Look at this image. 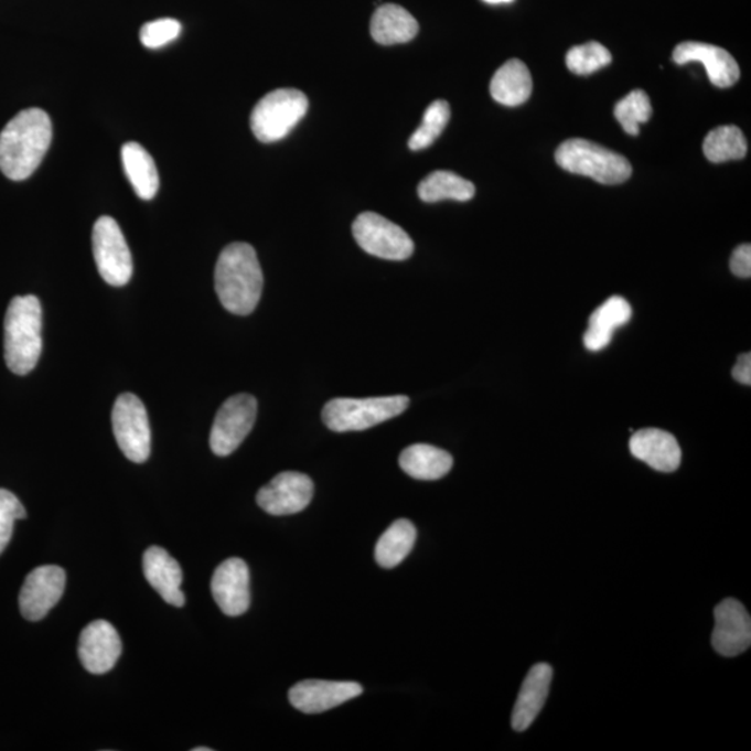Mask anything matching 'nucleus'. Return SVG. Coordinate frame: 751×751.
Masks as SVG:
<instances>
[{
  "instance_id": "f257e3e1",
  "label": "nucleus",
  "mask_w": 751,
  "mask_h": 751,
  "mask_svg": "<svg viewBox=\"0 0 751 751\" xmlns=\"http://www.w3.org/2000/svg\"><path fill=\"white\" fill-rule=\"evenodd\" d=\"M52 142V121L46 111H20L0 132V170L8 179L31 178L44 161Z\"/></svg>"
},
{
  "instance_id": "f03ea898",
  "label": "nucleus",
  "mask_w": 751,
  "mask_h": 751,
  "mask_svg": "<svg viewBox=\"0 0 751 751\" xmlns=\"http://www.w3.org/2000/svg\"><path fill=\"white\" fill-rule=\"evenodd\" d=\"M218 300L234 315L247 317L258 307L264 273L257 250L247 243H233L222 250L215 269Z\"/></svg>"
},
{
  "instance_id": "7ed1b4c3",
  "label": "nucleus",
  "mask_w": 751,
  "mask_h": 751,
  "mask_svg": "<svg viewBox=\"0 0 751 751\" xmlns=\"http://www.w3.org/2000/svg\"><path fill=\"white\" fill-rule=\"evenodd\" d=\"M42 308L35 296L14 297L4 317V360L10 371L24 376L42 353Z\"/></svg>"
},
{
  "instance_id": "20e7f679",
  "label": "nucleus",
  "mask_w": 751,
  "mask_h": 751,
  "mask_svg": "<svg viewBox=\"0 0 751 751\" xmlns=\"http://www.w3.org/2000/svg\"><path fill=\"white\" fill-rule=\"evenodd\" d=\"M556 161L569 173L586 175L605 185L625 183L632 175L626 158L583 138L562 142L556 151Z\"/></svg>"
},
{
  "instance_id": "39448f33",
  "label": "nucleus",
  "mask_w": 751,
  "mask_h": 751,
  "mask_svg": "<svg viewBox=\"0 0 751 751\" xmlns=\"http://www.w3.org/2000/svg\"><path fill=\"white\" fill-rule=\"evenodd\" d=\"M409 407L407 396L334 398L324 405L322 419L335 433L361 431L386 422Z\"/></svg>"
},
{
  "instance_id": "423d86ee",
  "label": "nucleus",
  "mask_w": 751,
  "mask_h": 751,
  "mask_svg": "<svg viewBox=\"0 0 751 751\" xmlns=\"http://www.w3.org/2000/svg\"><path fill=\"white\" fill-rule=\"evenodd\" d=\"M307 95L300 89L281 88L265 95L250 114V130L260 142L283 140L305 117Z\"/></svg>"
},
{
  "instance_id": "0eeeda50",
  "label": "nucleus",
  "mask_w": 751,
  "mask_h": 751,
  "mask_svg": "<svg viewBox=\"0 0 751 751\" xmlns=\"http://www.w3.org/2000/svg\"><path fill=\"white\" fill-rule=\"evenodd\" d=\"M111 425L117 444L131 462H146L151 454V426L146 405L131 393L116 399Z\"/></svg>"
},
{
  "instance_id": "6e6552de",
  "label": "nucleus",
  "mask_w": 751,
  "mask_h": 751,
  "mask_svg": "<svg viewBox=\"0 0 751 751\" xmlns=\"http://www.w3.org/2000/svg\"><path fill=\"white\" fill-rule=\"evenodd\" d=\"M94 259L106 283L122 287L132 276V258L129 245L114 217L103 216L93 232Z\"/></svg>"
},
{
  "instance_id": "1a4fd4ad",
  "label": "nucleus",
  "mask_w": 751,
  "mask_h": 751,
  "mask_svg": "<svg viewBox=\"0 0 751 751\" xmlns=\"http://www.w3.org/2000/svg\"><path fill=\"white\" fill-rule=\"evenodd\" d=\"M353 234L356 243L373 257L405 260L412 257V238L388 218L375 212L361 213L355 218Z\"/></svg>"
},
{
  "instance_id": "9d476101",
  "label": "nucleus",
  "mask_w": 751,
  "mask_h": 751,
  "mask_svg": "<svg viewBox=\"0 0 751 751\" xmlns=\"http://www.w3.org/2000/svg\"><path fill=\"white\" fill-rule=\"evenodd\" d=\"M257 398L237 394L218 409L211 430V449L217 457H227L242 446L257 420Z\"/></svg>"
},
{
  "instance_id": "9b49d317",
  "label": "nucleus",
  "mask_w": 751,
  "mask_h": 751,
  "mask_svg": "<svg viewBox=\"0 0 751 751\" xmlns=\"http://www.w3.org/2000/svg\"><path fill=\"white\" fill-rule=\"evenodd\" d=\"M66 572L56 566L35 568L26 575L20 591L21 615L26 621L36 622L47 615L65 593Z\"/></svg>"
},
{
  "instance_id": "f8f14e48",
  "label": "nucleus",
  "mask_w": 751,
  "mask_h": 751,
  "mask_svg": "<svg viewBox=\"0 0 751 751\" xmlns=\"http://www.w3.org/2000/svg\"><path fill=\"white\" fill-rule=\"evenodd\" d=\"M313 490L311 478L300 472H283L259 490L257 503L270 515L298 514L311 504Z\"/></svg>"
},
{
  "instance_id": "ddd939ff",
  "label": "nucleus",
  "mask_w": 751,
  "mask_h": 751,
  "mask_svg": "<svg viewBox=\"0 0 751 751\" xmlns=\"http://www.w3.org/2000/svg\"><path fill=\"white\" fill-rule=\"evenodd\" d=\"M364 694L356 682L308 679L292 686L289 699L292 707L303 714H321L344 705Z\"/></svg>"
},
{
  "instance_id": "4468645a",
  "label": "nucleus",
  "mask_w": 751,
  "mask_h": 751,
  "mask_svg": "<svg viewBox=\"0 0 751 751\" xmlns=\"http://www.w3.org/2000/svg\"><path fill=\"white\" fill-rule=\"evenodd\" d=\"M716 626H714L711 643L714 650L723 657H737L751 644V620L749 612L740 601L727 599L721 601L714 611Z\"/></svg>"
},
{
  "instance_id": "2eb2a0df",
  "label": "nucleus",
  "mask_w": 751,
  "mask_h": 751,
  "mask_svg": "<svg viewBox=\"0 0 751 751\" xmlns=\"http://www.w3.org/2000/svg\"><path fill=\"white\" fill-rule=\"evenodd\" d=\"M119 633L110 622L98 620L84 627L78 642V655L84 668L94 675L109 673L121 655Z\"/></svg>"
},
{
  "instance_id": "dca6fc26",
  "label": "nucleus",
  "mask_w": 751,
  "mask_h": 751,
  "mask_svg": "<svg viewBox=\"0 0 751 751\" xmlns=\"http://www.w3.org/2000/svg\"><path fill=\"white\" fill-rule=\"evenodd\" d=\"M213 599L228 616H239L250 604L249 569L242 558H228L213 573Z\"/></svg>"
},
{
  "instance_id": "f3484780",
  "label": "nucleus",
  "mask_w": 751,
  "mask_h": 751,
  "mask_svg": "<svg viewBox=\"0 0 751 751\" xmlns=\"http://www.w3.org/2000/svg\"><path fill=\"white\" fill-rule=\"evenodd\" d=\"M673 58L676 65L699 62L706 67L710 82L719 88H729L738 83L740 68L731 53L716 45L702 42H682L675 47Z\"/></svg>"
},
{
  "instance_id": "a211bd4d",
  "label": "nucleus",
  "mask_w": 751,
  "mask_h": 751,
  "mask_svg": "<svg viewBox=\"0 0 751 751\" xmlns=\"http://www.w3.org/2000/svg\"><path fill=\"white\" fill-rule=\"evenodd\" d=\"M632 455L655 471L670 473L680 466L682 450L678 440L668 431L642 429L630 441Z\"/></svg>"
},
{
  "instance_id": "6ab92c4d",
  "label": "nucleus",
  "mask_w": 751,
  "mask_h": 751,
  "mask_svg": "<svg viewBox=\"0 0 751 751\" xmlns=\"http://www.w3.org/2000/svg\"><path fill=\"white\" fill-rule=\"evenodd\" d=\"M142 569L148 583L168 604L173 607L185 604V596L181 591L183 571L167 550L157 546L149 547L142 557Z\"/></svg>"
},
{
  "instance_id": "aec40b11",
  "label": "nucleus",
  "mask_w": 751,
  "mask_h": 751,
  "mask_svg": "<svg viewBox=\"0 0 751 751\" xmlns=\"http://www.w3.org/2000/svg\"><path fill=\"white\" fill-rule=\"evenodd\" d=\"M551 680L552 668L550 665L541 663L530 668L524 684H522L518 700L515 702L513 719H511L516 732L526 731L535 722L541 708L546 705Z\"/></svg>"
},
{
  "instance_id": "412c9836",
  "label": "nucleus",
  "mask_w": 751,
  "mask_h": 751,
  "mask_svg": "<svg viewBox=\"0 0 751 751\" xmlns=\"http://www.w3.org/2000/svg\"><path fill=\"white\" fill-rule=\"evenodd\" d=\"M631 319L632 307L625 298H609L589 319V330L583 335L584 347L591 353L609 347L615 330L625 326Z\"/></svg>"
},
{
  "instance_id": "4be33fe9",
  "label": "nucleus",
  "mask_w": 751,
  "mask_h": 751,
  "mask_svg": "<svg viewBox=\"0 0 751 751\" xmlns=\"http://www.w3.org/2000/svg\"><path fill=\"white\" fill-rule=\"evenodd\" d=\"M419 24L414 15L398 4L387 3L376 9L371 21L372 39L380 45H397L412 41Z\"/></svg>"
},
{
  "instance_id": "5701e85b",
  "label": "nucleus",
  "mask_w": 751,
  "mask_h": 751,
  "mask_svg": "<svg viewBox=\"0 0 751 751\" xmlns=\"http://www.w3.org/2000/svg\"><path fill=\"white\" fill-rule=\"evenodd\" d=\"M534 82L529 68L518 58H511L495 72L490 83V94L495 103L519 106L530 98Z\"/></svg>"
},
{
  "instance_id": "b1692460",
  "label": "nucleus",
  "mask_w": 751,
  "mask_h": 751,
  "mask_svg": "<svg viewBox=\"0 0 751 751\" xmlns=\"http://www.w3.org/2000/svg\"><path fill=\"white\" fill-rule=\"evenodd\" d=\"M454 460L450 452L429 444H414L399 455V466L418 481H439L451 471Z\"/></svg>"
},
{
  "instance_id": "393cba45",
  "label": "nucleus",
  "mask_w": 751,
  "mask_h": 751,
  "mask_svg": "<svg viewBox=\"0 0 751 751\" xmlns=\"http://www.w3.org/2000/svg\"><path fill=\"white\" fill-rule=\"evenodd\" d=\"M122 168L136 194L143 201L152 200L159 190V174L151 154L138 142L121 148Z\"/></svg>"
},
{
  "instance_id": "a878e982",
  "label": "nucleus",
  "mask_w": 751,
  "mask_h": 751,
  "mask_svg": "<svg viewBox=\"0 0 751 751\" xmlns=\"http://www.w3.org/2000/svg\"><path fill=\"white\" fill-rule=\"evenodd\" d=\"M417 529L411 521L399 519L382 535L375 548L376 562L382 568H396L412 551Z\"/></svg>"
},
{
  "instance_id": "bb28decb",
  "label": "nucleus",
  "mask_w": 751,
  "mask_h": 751,
  "mask_svg": "<svg viewBox=\"0 0 751 751\" xmlns=\"http://www.w3.org/2000/svg\"><path fill=\"white\" fill-rule=\"evenodd\" d=\"M475 193V185L471 181L444 170L430 173L418 186L419 199L428 204L446 200L466 202L471 201Z\"/></svg>"
},
{
  "instance_id": "cd10ccee",
  "label": "nucleus",
  "mask_w": 751,
  "mask_h": 751,
  "mask_svg": "<svg viewBox=\"0 0 751 751\" xmlns=\"http://www.w3.org/2000/svg\"><path fill=\"white\" fill-rule=\"evenodd\" d=\"M702 151L712 163L739 161L748 153V141L737 126H721L708 132Z\"/></svg>"
},
{
  "instance_id": "c85d7f7f",
  "label": "nucleus",
  "mask_w": 751,
  "mask_h": 751,
  "mask_svg": "<svg viewBox=\"0 0 751 751\" xmlns=\"http://www.w3.org/2000/svg\"><path fill=\"white\" fill-rule=\"evenodd\" d=\"M652 114L648 95L642 89L632 90L614 109L615 119L620 121L623 131L633 137L639 136L641 125L647 122Z\"/></svg>"
},
{
  "instance_id": "c756f323",
  "label": "nucleus",
  "mask_w": 751,
  "mask_h": 751,
  "mask_svg": "<svg viewBox=\"0 0 751 751\" xmlns=\"http://www.w3.org/2000/svg\"><path fill=\"white\" fill-rule=\"evenodd\" d=\"M450 116V105L446 100H436V103L429 105V108L425 111L422 125L409 138L408 147L412 151H422V149L429 148L444 131Z\"/></svg>"
},
{
  "instance_id": "7c9ffc66",
  "label": "nucleus",
  "mask_w": 751,
  "mask_h": 751,
  "mask_svg": "<svg viewBox=\"0 0 751 751\" xmlns=\"http://www.w3.org/2000/svg\"><path fill=\"white\" fill-rule=\"evenodd\" d=\"M611 62V52L599 42L573 46L567 53V67L579 76L599 72L609 66Z\"/></svg>"
},
{
  "instance_id": "2f4dec72",
  "label": "nucleus",
  "mask_w": 751,
  "mask_h": 751,
  "mask_svg": "<svg viewBox=\"0 0 751 751\" xmlns=\"http://www.w3.org/2000/svg\"><path fill=\"white\" fill-rule=\"evenodd\" d=\"M25 508L9 490L0 489V554L7 550L12 539L15 522L24 519Z\"/></svg>"
},
{
  "instance_id": "473e14b6",
  "label": "nucleus",
  "mask_w": 751,
  "mask_h": 751,
  "mask_svg": "<svg viewBox=\"0 0 751 751\" xmlns=\"http://www.w3.org/2000/svg\"><path fill=\"white\" fill-rule=\"evenodd\" d=\"M181 24L174 19H161L142 25L140 40L149 50L167 46L179 39Z\"/></svg>"
},
{
  "instance_id": "72a5a7b5",
  "label": "nucleus",
  "mask_w": 751,
  "mask_h": 751,
  "mask_svg": "<svg viewBox=\"0 0 751 751\" xmlns=\"http://www.w3.org/2000/svg\"><path fill=\"white\" fill-rule=\"evenodd\" d=\"M732 273L742 279H749L751 276V247L750 244L740 245L733 250L731 262Z\"/></svg>"
},
{
  "instance_id": "f704fd0d",
  "label": "nucleus",
  "mask_w": 751,
  "mask_h": 751,
  "mask_svg": "<svg viewBox=\"0 0 751 751\" xmlns=\"http://www.w3.org/2000/svg\"><path fill=\"white\" fill-rule=\"evenodd\" d=\"M732 376L740 385H751V355L749 353L739 356L737 365L733 366Z\"/></svg>"
},
{
  "instance_id": "c9c22d12",
  "label": "nucleus",
  "mask_w": 751,
  "mask_h": 751,
  "mask_svg": "<svg viewBox=\"0 0 751 751\" xmlns=\"http://www.w3.org/2000/svg\"><path fill=\"white\" fill-rule=\"evenodd\" d=\"M483 2L489 4H507L513 3L514 0H483Z\"/></svg>"
},
{
  "instance_id": "e433bc0d",
  "label": "nucleus",
  "mask_w": 751,
  "mask_h": 751,
  "mask_svg": "<svg viewBox=\"0 0 751 751\" xmlns=\"http://www.w3.org/2000/svg\"><path fill=\"white\" fill-rule=\"evenodd\" d=\"M193 751H212L210 748H195Z\"/></svg>"
}]
</instances>
